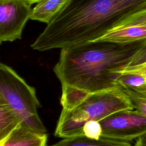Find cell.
<instances>
[{
  "mask_svg": "<svg viewBox=\"0 0 146 146\" xmlns=\"http://www.w3.org/2000/svg\"><path fill=\"white\" fill-rule=\"evenodd\" d=\"M145 45L146 40H95L62 48L53 71L62 85V110H72L90 95L116 87L119 72Z\"/></svg>",
  "mask_w": 146,
  "mask_h": 146,
  "instance_id": "cell-1",
  "label": "cell"
},
{
  "mask_svg": "<svg viewBox=\"0 0 146 146\" xmlns=\"http://www.w3.org/2000/svg\"><path fill=\"white\" fill-rule=\"evenodd\" d=\"M145 8L146 0H68L31 47L44 51L96 40Z\"/></svg>",
  "mask_w": 146,
  "mask_h": 146,
  "instance_id": "cell-2",
  "label": "cell"
},
{
  "mask_svg": "<svg viewBox=\"0 0 146 146\" xmlns=\"http://www.w3.org/2000/svg\"><path fill=\"white\" fill-rule=\"evenodd\" d=\"M133 110L125 91L117 85L112 89L90 95L72 110H62L54 135L62 139L84 135L86 123L100 121L121 111Z\"/></svg>",
  "mask_w": 146,
  "mask_h": 146,
  "instance_id": "cell-3",
  "label": "cell"
},
{
  "mask_svg": "<svg viewBox=\"0 0 146 146\" xmlns=\"http://www.w3.org/2000/svg\"><path fill=\"white\" fill-rule=\"evenodd\" d=\"M0 102L12 108L23 124L38 132L46 133L47 130L38 113L41 105L35 88L11 67L3 63L0 64Z\"/></svg>",
  "mask_w": 146,
  "mask_h": 146,
  "instance_id": "cell-4",
  "label": "cell"
},
{
  "mask_svg": "<svg viewBox=\"0 0 146 146\" xmlns=\"http://www.w3.org/2000/svg\"><path fill=\"white\" fill-rule=\"evenodd\" d=\"M99 122L102 136L109 139L131 141L146 133V116L135 110L114 113Z\"/></svg>",
  "mask_w": 146,
  "mask_h": 146,
  "instance_id": "cell-5",
  "label": "cell"
},
{
  "mask_svg": "<svg viewBox=\"0 0 146 146\" xmlns=\"http://www.w3.org/2000/svg\"><path fill=\"white\" fill-rule=\"evenodd\" d=\"M25 0H0V41L21 39L33 9Z\"/></svg>",
  "mask_w": 146,
  "mask_h": 146,
  "instance_id": "cell-6",
  "label": "cell"
},
{
  "mask_svg": "<svg viewBox=\"0 0 146 146\" xmlns=\"http://www.w3.org/2000/svg\"><path fill=\"white\" fill-rule=\"evenodd\" d=\"M47 133L38 132L22 124L0 140V146H47Z\"/></svg>",
  "mask_w": 146,
  "mask_h": 146,
  "instance_id": "cell-7",
  "label": "cell"
},
{
  "mask_svg": "<svg viewBox=\"0 0 146 146\" xmlns=\"http://www.w3.org/2000/svg\"><path fill=\"white\" fill-rule=\"evenodd\" d=\"M96 40L120 43H132L146 40V25L117 26Z\"/></svg>",
  "mask_w": 146,
  "mask_h": 146,
  "instance_id": "cell-8",
  "label": "cell"
},
{
  "mask_svg": "<svg viewBox=\"0 0 146 146\" xmlns=\"http://www.w3.org/2000/svg\"><path fill=\"white\" fill-rule=\"evenodd\" d=\"M68 0H42L33 9L30 19L48 24Z\"/></svg>",
  "mask_w": 146,
  "mask_h": 146,
  "instance_id": "cell-9",
  "label": "cell"
},
{
  "mask_svg": "<svg viewBox=\"0 0 146 146\" xmlns=\"http://www.w3.org/2000/svg\"><path fill=\"white\" fill-rule=\"evenodd\" d=\"M49 146H133L130 141H121L101 137L92 139L85 135H80L64 138L62 140Z\"/></svg>",
  "mask_w": 146,
  "mask_h": 146,
  "instance_id": "cell-10",
  "label": "cell"
},
{
  "mask_svg": "<svg viewBox=\"0 0 146 146\" xmlns=\"http://www.w3.org/2000/svg\"><path fill=\"white\" fill-rule=\"evenodd\" d=\"M22 124L17 112L7 104L0 102V140L7 137Z\"/></svg>",
  "mask_w": 146,
  "mask_h": 146,
  "instance_id": "cell-11",
  "label": "cell"
},
{
  "mask_svg": "<svg viewBox=\"0 0 146 146\" xmlns=\"http://www.w3.org/2000/svg\"><path fill=\"white\" fill-rule=\"evenodd\" d=\"M116 83L124 89L146 96V77L144 75L132 72L120 73Z\"/></svg>",
  "mask_w": 146,
  "mask_h": 146,
  "instance_id": "cell-12",
  "label": "cell"
},
{
  "mask_svg": "<svg viewBox=\"0 0 146 146\" xmlns=\"http://www.w3.org/2000/svg\"><path fill=\"white\" fill-rule=\"evenodd\" d=\"M132 72L139 74L146 77V48L138 58L123 68L119 73Z\"/></svg>",
  "mask_w": 146,
  "mask_h": 146,
  "instance_id": "cell-13",
  "label": "cell"
},
{
  "mask_svg": "<svg viewBox=\"0 0 146 146\" xmlns=\"http://www.w3.org/2000/svg\"><path fill=\"white\" fill-rule=\"evenodd\" d=\"M124 90L131 100L134 110L146 116V98L134 91L125 89Z\"/></svg>",
  "mask_w": 146,
  "mask_h": 146,
  "instance_id": "cell-14",
  "label": "cell"
},
{
  "mask_svg": "<svg viewBox=\"0 0 146 146\" xmlns=\"http://www.w3.org/2000/svg\"><path fill=\"white\" fill-rule=\"evenodd\" d=\"M83 135L92 139H99L102 137V127L99 121H90L83 127Z\"/></svg>",
  "mask_w": 146,
  "mask_h": 146,
  "instance_id": "cell-15",
  "label": "cell"
},
{
  "mask_svg": "<svg viewBox=\"0 0 146 146\" xmlns=\"http://www.w3.org/2000/svg\"><path fill=\"white\" fill-rule=\"evenodd\" d=\"M125 25H146V8L129 15L117 26Z\"/></svg>",
  "mask_w": 146,
  "mask_h": 146,
  "instance_id": "cell-16",
  "label": "cell"
},
{
  "mask_svg": "<svg viewBox=\"0 0 146 146\" xmlns=\"http://www.w3.org/2000/svg\"><path fill=\"white\" fill-rule=\"evenodd\" d=\"M135 146H146V133L136 140Z\"/></svg>",
  "mask_w": 146,
  "mask_h": 146,
  "instance_id": "cell-17",
  "label": "cell"
},
{
  "mask_svg": "<svg viewBox=\"0 0 146 146\" xmlns=\"http://www.w3.org/2000/svg\"><path fill=\"white\" fill-rule=\"evenodd\" d=\"M25 1H26L28 3L30 4V5H32V4H34V3H38L39 2V1H42V0H25Z\"/></svg>",
  "mask_w": 146,
  "mask_h": 146,
  "instance_id": "cell-18",
  "label": "cell"
},
{
  "mask_svg": "<svg viewBox=\"0 0 146 146\" xmlns=\"http://www.w3.org/2000/svg\"><path fill=\"white\" fill-rule=\"evenodd\" d=\"M133 146H135V145H133Z\"/></svg>",
  "mask_w": 146,
  "mask_h": 146,
  "instance_id": "cell-19",
  "label": "cell"
}]
</instances>
